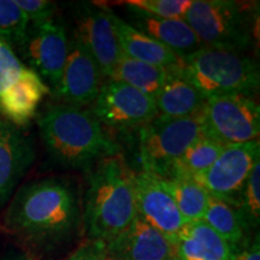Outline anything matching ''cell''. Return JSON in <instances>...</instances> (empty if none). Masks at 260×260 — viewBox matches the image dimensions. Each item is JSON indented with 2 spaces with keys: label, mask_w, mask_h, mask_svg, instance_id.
<instances>
[{
  "label": "cell",
  "mask_w": 260,
  "mask_h": 260,
  "mask_svg": "<svg viewBox=\"0 0 260 260\" xmlns=\"http://www.w3.org/2000/svg\"><path fill=\"white\" fill-rule=\"evenodd\" d=\"M80 222L79 195L74 182L47 177L25 183L16 191L5 213L11 232L40 246L64 242Z\"/></svg>",
  "instance_id": "6da1fadb"
},
{
  "label": "cell",
  "mask_w": 260,
  "mask_h": 260,
  "mask_svg": "<svg viewBox=\"0 0 260 260\" xmlns=\"http://www.w3.org/2000/svg\"><path fill=\"white\" fill-rule=\"evenodd\" d=\"M42 144L51 160L64 168L90 170L121 153L92 113L67 104L48 105L38 118Z\"/></svg>",
  "instance_id": "7a4b0ae2"
},
{
  "label": "cell",
  "mask_w": 260,
  "mask_h": 260,
  "mask_svg": "<svg viewBox=\"0 0 260 260\" xmlns=\"http://www.w3.org/2000/svg\"><path fill=\"white\" fill-rule=\"evenodd\" d=\"M133 174L118 155L103 159L89 170L83 205V225L89 241H111L136 218Z\"/></svg>",
  "instance_id": "3957f363"
},
{
  "label": "cell",
  "mask_w": 260,
  "mask_h": 260,
  "mask_svg": "<svg viewBox=\"0 0 260 260\" xmlns=\"http://www.w3.org/2000/svg\"><path fill=\"white\" fill-rule=\"evenodd\" d=\"M180 71L206 99L258 92L259 64L245 53L203 47L181 59Z\"/></svg>",
  "instance_id": "277c9868"
},
{
  "label": "cell",
  "mask_w": 260,
  "mask_h": 260,
  "mask_svg": "<svg viewBox=\"0 0 260 260\" xmlns=\"http://www.w3.org/2000/svg\"><path fill=\"white\" fill-rule=\"evenodd\" d=\"M203 135L200 115L187 118L157 116L139 129L138 160L141 171L168 178L174 162Z\"/></svg>",
  "instance_id": "5b68a950"
},
{
  "label": "cell",
  "mask_w": 260,
  "mask_h": 260,
  "mask_svg": "<svg viewBox=\"0 0 260 260\" xmlns=\"http://www.w3.org/2000/svg\"><path fill=\"white\" fill-rule=\"evenodd\" d=\"M184 21L203 47L243 53L252 44L246 9L232 0H191Z\"/></svg>",
  "instance_id": "8992f818"
},
{
  "label": "cell",
  "mask_w": 260,
  "mask_h": 260,
  "mask_svg": "<svg viewBox=\"0 0 260 260\" xmlns=\"http://www.w3.org/2000/svg\"><path fill=\"white\" fill-rule=\"evenodd\" d=\"M200 118L204 135L224 146L258 140L260 107L251 95L229 94L209 98Z\"/></svg>",
  "instance_id": "52a82bcc"
},
{
  "label": "cell",
  "mask_w": 260,
  "mask_h": 260,
  "mask_svg": "<svg viewBox=\"0 0 260 260\" xmlns=\"http://www.w3.org/2000/svg\"><path fill=\"white\" fill-rule=\"evenodd\" d=\"M100 124L118 130L140 129L158 116L154 99L128 84L110 80L103 84L93 103Z\"/></svg>",
  "instance_id": "ba28073f"
},
{
  "label": "cell",
  "mask_w": 260,
  "mask_h": 260,
  "mask_svg": "<svg viewBox=\"0 0 260 260\" xmlns=\"http://www.w3.org/2000/svg\"><path fill=\"white\" fill-rule=\"evenodd\" d=\"M69 39L65 25L54 18L40 24H30L18 52L29 69L46 79L56 88L68 56Z\"/></svg>",
  "instance_id": "9c48e42d"
},
{
  "label": "cell",
  "mask_w": 260,
  "mask_h": 260,
  "mask_svg": "<svg viewBox=\"0 0 260 260\" xmlns=\"http://www.w3.org/2000/svg\"><path fill=\"white\" fill-rule=\"evenodd\" d=\"M259 141L226 145L207 171L195 178L212 197L239 201L253 167L259 160Z\"/></svg>",
  "instance_id": "30bf717a"
},
{
  "label": "cell",
  "mask_w": 260,
  "mask_h": 260,
  "mask_svg": "<svg viewBox=\"0 0 260 260\" xmlns=\"http://www.w3.org/2000/svg\"><path fill=\"white\" fill-rule=\"evenodd\" d=\"M75 35L95 60L104 76L111 79L117 64L124 56L117 40L109 9L82 3L75 11Z\"/></svg>",
  "instance_id": "8fae6325"
},
{
  "label": "cell",
  "mask_w": 260,
  "mask_h": 260,
  "mask_svg": "<svg viewBox=\"0 0 260 260\" xmlns=\"http://www.w3.org/2000/svg\"><path fill=\"white\" fill-rule=\"evenodd\" d=\"M138 216L174 243L186 220L162 183V178L148 172L133 174Z\"/></svg>",
  "instance_id": "7c38bea8"
},
{
  "label": "cell",
  "mask_w": 260,
  "mask_h": 260,
  "mask_svg": "<svg viewBox=\"0 0 260 260\" xmlns=\"http://www.w3.org/2000/svg\"><path fill=\"white\" fill-rule=\"evenodd\" d=\"M102 71L87 48L74 34L60 81L54 93L64 104L82 109L95 102L102 88Z\"/></svg>",
  "instance_id": "4fadbf2b"
},
{
  "label": "cell",
  "mask_w": 260,
  "mask_h": 260,
  "mask_svg": "<svg viewBox=\"0 0 260 260\" xmlns=\"http://www.w3.org/2000/svg\"><path fill=\"white\" fill-rule=\"evenodd\" d=\"M104 246L110 260H177L174 243L139 216Z\"/></svg>",
  "instance_id": "5bb4252c"
},
{
  "label": "cell",
  "mask_w": 260,
  "mask_h": 260,
  "mask_svg": "<svg viewBox=\"0 0 260 260\" xmlns=\"http://www.w3.org/2000/svg\"><path fill=\"white\" fill-rule=\"evenodd\" d=\"M35 160V146L19 126L0 116V207Z\"/></svg>",
  "instance_id": "9a60e30c"
},
{
  "label": "cell",
  "mask_w": 260,
  "mask_h": 260,
  "mask_svg": "<svg viewBox=\"0 0 260 260\" xmlns=\"http://www.w3.org/2000/svg\"><path fill=\"white\" fill-rule=\"evenodd\" d=\"M48 92V86L41 77L24 65L17 80L0 94L2 117L22 128L34 118Z\"/></svg>",
  "instance_id": "2e32d148"
},
{
  "label": "cell",
  "mask_w": 260,
  "mask_h": 260,
  "mask_svg": "<svg viewBox=\"0 0 260 260\" xmlns=\"http://www.w3.org/2000/svg\"><path fill=\"white\" fill-rule=\"evenodd\" d=\"M177 260H233L235 251L204 220L186 222L174 242Z\"/></svg>",
  "instance_id": "e0dca14e"
},
{
  "label": "cell",
  "mask_w": 260,
  "mask_h": 260,
  "mask_svg": "<svg viewBox=\"0 0 260 260\" xmlns=\"http://www.w3.org/2000/svg\"><path fill=\"white\" fill-rule=\"evenodd\" d=\"M180 64L170 68L167 82L153 96L158 116L169 118L199 116L207 102L204 94L181 74Z\"/></svg>",
  "instance_id": "ac0fdd59"
},
{
  "label": "cell",
  "mask_w": 260,
  "mask_h": 260,
  "mask_svg": "<svg viewBox=\"0 0 260 260\" xmlns=\"http://www.w3.org/2000/svg\"><path fill=\"white\" fill-rule=\"evenodd\" d=\"M134 12V25L154 40L170 48L181 59L189 57L203 48V45L184 19H165L148 16L144 12Z\"/></svg>",
  "instance_id": "d6986e66"
},
{
  "label": "cell",
  "mask_w": 260,
  "mask_h": 260,
  "mask_svg": "<svg viewBox=\"0 0 260 260\" xmlns=\"http://www.w3.org/2000/svg\"><path fill=\"white\" fill-rule=\"evenodd\" d=\"M109 15L117 40L125 57L165 68L176 67L181 63V58L176 56L170 48L165 47L145 32L138 30L133 27V24H129L124 19L118 17L110 9Z\"/></svg>",
  "instance_id": "ffe728a7"
},
{
  "label": "cell",
  "mask_w": 260,
  "mask_h": 260,
  "mask_svg": "<svg viewBox=\"0 0 260 260\" xmlns=\"http://www.w3.org/2000/svg\"><path fill=\"white\" fill-rule=\"evenodd\" d=\"M203 220L212 228L235 251L245 240L248 223L240 210L239 201L210 195L209 206Z\"/></svg>",
  "instance_id": "44dd1931"
},
{
  "label": "cell",
  "mask_w": 260,
  "mask_h": 260,
  "mask_svg": "<svg viewBox=\"0 0 260 260\" xmlns=\"http://www.w3.org/2000/svg\"><path fill=\"white\" fill-rule=\"evenodd\" d=\"M170 68L145 63L123 56L110 80L128 84L153 98L167 82Z\"/></svg>",
  "instance_id": "7402d4cb"
},
{
  "label": "cell",
  "mask_w": 260,
  "mask_h": 260,
  "mask_svg": "<svg viewBox=\"0 0 260 260\" xmlns=\"http://www.w3.org/2000/svg\"><path fill=\"white\" fill-rule=\"evenodd\" d=\"M223 148L224 145L203 135L174 162L168 178L195 180L209 170Z\"/></svg>",
  "instance_id": "603a6c76"
},
{
  "label": "cell",
  "mask_w": 260,
  "mask_h": 260,
  "mask_svg": "<svg viewBox=\"0 0 260 260\" xmlns=\"http://www.w3.org/2000/svg\"><path fill=\"white\" fill-rule=\"evenodd\" d=\"M162 183L186 222L203 220L210 194L200 183L188 178H162Z\"/></svg>",
  "instance_id": "cb8c5ba5"
},
{
  "label": "cell",
  "mask_w": 260,
  "mask_h": 260,
  "mask_svg": "<svg viewBox=\"0 0 260 260\" xmlns=\"http://www.w3.org/2000/svg\"><path fill=\"white\" fill-rule=\"evenodd\" d=\"M29 19L14 0H0V39L18 50L25 40Z\"/></svg>",
  "instance_id": "d4e9b609"
},
{
  "label": "cell",
  "mask_w": 260,
  "mask_h": 260,
  "mask_svg": "<svg viewBox=\"0 0 260 260\" xmlns=\"http://www.w3.org/2000/svg\"><path fill=\"white\" fill-rule=\"evenodd\" d=\"M129 9L148 16L165 19H183L191 0H130L125 3Z\"/></svg>",
  "instance_id": "484cf974"
},
{
  "label": "cell",
  "mask_w": 260,
  "mask_h": 260,
  "mask_svg": "<svg viewBox=\"0 0 260 260\" xmlns=\"http://www.w3.org/2000/svg\"><path fill=\"white\" fill-rule=\"evenodd\" d=\"M240 210L249 228L256 226L260 218V164L259 160L253 167L239 197Z\"/></svg>",
  "instance_id": "4316f807"
},
{
  "label": "cell",
  "mask_w": 260,
  "mask_h": 260,
  "mask_svg": "<svg viewBox=\"0 0 260 260\" xmlns=\"http://www.w3.org/2000/svg\"><path fill=\"white\" fill-rule=\"evenodd\" d=\"M23 68L14 48L0 39V94L17 80Z\"/></svg>",
  "instance_id": "83f0119b"
},
{
  "label": "cell",
  "mask_w": 260,
  "mask_h": 260,
  "mask_svg": "<svg viewBox=\"0 0 260 260\" xmlns=\"http://www.w3.org/2000/svg\"><path fill=\"white\" fill-rule=\"evenodd\" d=\"M16 4L24 12L30 24H40L54 17L56 3L48 0H16Z\"/></svg>",
  "instance_id": "f1b7e54d"
},
{
  "label": "cell",
  "mask_w": 260,
  "mask_h": 260,
  "mask_svg": "<svg viewBox=\"0 0 260 260\" xmlns=\"http://www.w3.org/2000/svg\"><path fill=\"white\" fill-rule=\"evenodd\" d=\"M65 260H107L103 242L88 241Z\"/></svg>",
  "instance_id": "f546056e"
},
{
  "label": "cell",
  "mask_w": 260,
  "mask_h": 260,
  "mask_svg": "<svg viewBox=\"0 0 260 260\" xmlns=\"http://www.w3.org/2000/svg\"><path fill=\"white\" fill-rule=\"evenodd\" d=\"M233 260H260V247L259 237H256L255 241L251 246L247 247L240 253H235Z\"/></svg>",
  "instance_id": "4dcf8cb0"
},
{
  "label": "cell",
  "mask_w": 260,
  "mask_h": 260,
  "mask_svg": "<svg viewBox=\"0 0 260 260\" xmlns=\"http://www.w3.org/2000/svg\"><path fill=\"white\" fill-rule=\"evenodd\" d=\"M3 260H28V258L23 254V253L11 252V253H9V254L6 255Z\"/></svg>",
  "instance_id": "1f68e13d"
}]
</instances>
